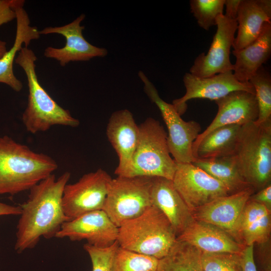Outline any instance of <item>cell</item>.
<instances>
[{
    "label": "cell",
    "mask_w": 271,
    "mask_h": 271,
    "mask_svg": "<svg viewBox=\"0 0 271 271\" xmlns=\"http://www.w3.org/2000/svg\"><path fill=\"white\" fill-rule=\"evenodd\" d=\"M70 177L69 172L57 179L52 174L30 190L28 199L20 206L15 245L18 253L34 248L42 237H55L62 224L69 221L64 213L62 199Z\"/></svg>",
    "instance_id": "obj_1"
},
{
    "label": "cell",
    "mask_w": 271,
    "mask_h": 271,
    "mask_svg": "<svg viewBox=\"0 0 271 271\" xmlns=\"http://www.w3.org/2000/svg\"><path fill=\"white\" fill-rule=\"evenodd\" d=\"M57 168L49 156L35 152L7 135L0 137V195L30 190Z\"/></svg>",
    "instance_id": "obj_2"
},
{
    "label": "cell",
    "mask_w": 271,
    "mask_h": 271,
    "mask_svg": "<svg viewBox=\"0 0 271 271\" xmlns=\"http://www.w3.org/2000/svg\"><path fill=\"white\" fill-rule=\"evenodd\" d=\"M37 59L34 52L24 46L15 61L23 69L28 82V103L22 116L26 129L36 134L47 131L54 125L78 126L79 121L60 106L40 84L36 72Z\"/></svg>",
    "instance_id": "obj_3"
},
{
    "label": "cell",
    "mask_w": 271,
    "mask_h": 271,
    "mask_svg": "<svg viewBox=\"0 0 271 271\" xmlns=\"http://www.w3.org/2000/svg\"><path fill=\"white\" fill-rule=\"evenodd\" d=\"M176 239L168 219L153 205L139 216L122 222L118 227L119 247L158 259L168 253Z\"/></svg>",
    "instance_id": "obj_4"
},
{
    "label": "cell",
    "mask_w": 271,
    "mask_h": 271,
    "mask_svg": "<svg viewBox=\"0 0 271 271\" xmlns=\"http://www.w3.org/2000/svg\"><path fill=\"white\" fill-rule=\"evenodd\" d=\"M232 156L241 176L255 192L270 184L271 121L242 125Z\"/></svg>",
    "instance_id": "obj_5"
},
{
    "label": "cell",
    "mask_w": 271,
    "mask_h": 271,
    "mask_svg": "<svg viewBox=\"0 0 271 271\" xmlns=\"http://www.w3.org/2000/svg\"><path fill=\"white\" fill-rule=\"evenodd\" d=\"M139 128L138 142L127 177H160L172 180L176 163L171 156L167 133L163 125L149 117Z\"/></svg>",
    "instance_id": "obj_6"
},
{
    "label": "cell",
    "mask_w": 271,
    "mask_h": 271,
    "mask_svg": "<svg viewBox=\"0 0 271 271\" xmlns=\"http://www.w3.org/2000/svg\"><path fill=\"white\" fill-rule=\"evenodd\" d=\"M152 178L117 176L111 179L102 210L117 227L139 216L152 205Z\"/></svg>",
    "instance_id": "obj_7"
},
{
    "label": "cell",
    "mask_w": 271,
    "mask_h": 271,
    "mask_svg": "<svg viewBox=\"0 0 271 271\" xmlns=\"http://www.w3.org/2000/svg\"><path fill=\"white\" fill-rule=\"evenodd\" d=\"M139 76L144 84L145 92L158 107L166 124L167 144L173 159L177 163H193L196 159L193 144L200 134V124L194 120H184L172 104L160 97L156 87L142 71L139 72Z\"/></svg>",
    "instance_id": "obj_8"
},
{
    "label": "cell",
    "mask_w": 271,
    "mask_h": 271,
    "mask_svg": "<svg viewBox=\"0 0 271 271\" xmlns=\"http://www.w3.org/2000/svg\"><path fill=\"white\" fill-rule=\"evenodd\" d=\"M111 177L99 169L83 175L64 189L62 203L64 213L69 220L85 213L102 210Z\"/></svg>",
    "instance_id": "obj_9"
},
{
    "label": "cell",
    "mask_w": 271,
    "mask_h": 271,
    "mask_svg": "<svg viewBox=\"0 0 271 271\" xmlns=\"http://www.w3.org/2000/svg\"><path fill=\"white\" fill-rule=\"evenodd\" d=\"M173 185L190 210L232 194L223 183L192 163H177Z\"/></svg>",
    "instance_id": "obj_10"
},
{
    "label": "cell",
    "mask_w": 271,
    "mask_h": 271,
    "mask_svg": "<svg viewBox=\"0 0 271 271\" xmlns=\"http://www.w3.org/2000/svg\"><path fill=\"white\" fill-rule=\"evenodd\" d=\"M216 26V32L207 53L200 54L190 69L193 75L204 78L233 72L230 54L237 29V21L222 14L218 17Z\"/></svg>",
    "instance_id": "obj_11"
},
{
    "label": "cell",
    "mask_w": 271,
    "mask_h": 271,
    "mask_svg": "<svg viewBox=\"0 0 271 271\" xmlns=\"http://www.w3.org/2000/svg\"><path fill=\"white\" fill-rule=\"evenodd\" d=\"M183 82L186 88L185 94L181 98L174 99L172 103L180 115L183 114L187 109V102L192 99H207L215 101L238 90L255 94L251 83L239 82L232 71L204 78L186 73L183 77Z\"/></svg>",
    "instance_id": "obj_12"
},
{
    "label": "cell",
    "mask_w": 271,
    "mask_h": 271,
    "mask_svg": "<svg viewBox=\"0 0 271 271\" xmlns=\"http://www.w3.org/2000/svg\"><path fill=\"white\" fill-rule=\"evenodd\" d=\"M81 14L72 22L63 26L46 27L39 31L40 34H58L66 39L65 46L61 48L48 47L44 51V56L59 62L61 66H65L70 62L85 61L93 58L103 57L107 54L103 48L95 46L85 40L82 31L84 27L81 25L85 18Z\"/></svg>",
    "instance_id": "obj_13"
},
{
    "label": "cell",
    "mask_w": 271,
    "mask_h": 271,
    "mask_svg": "<svg viewBox=\"0 0 271 271\" xmlns=\"http://www.w3.org/2000/svg\"><path fill=\"white\" fill-rule=\"evenodd\" d=\"M117 236L118 227L104 211L99 210L64 222L55 237H67L71 241L85 240L89 245L106 247L115 242Z\"/></svg>",
    "instance_id": "obj_14"
},
{
    "label": "cell",
    "mask_w": 271,
    "mask_h": 271,
    "mask_svg": "<svg viewBox=\"0 0 271 271\" xmlns=\"http://www.w3.org/2000/svg\"><path fill=\"white\" fill-rule=\"evenodd\" d=\"M106 132L118 157V164L114 174L127 177L139 134V125L131 112L127 109L113 112L109 119Z\"/></svg>",
    "instance_id": "obj_15"
},
{
    "label": "cell",
    "mask_w": 271,
    "mask_h": 271,
    "mask_svg": "<svg viewBox=\"0 0 271 271\" xmlns=\"http://www.w3.org/2000/svg\"><path fill=\"white\" fill-rule=\"evenodd\" d=\"M217 113L210 125L200 133L193 144V153L200 141L214 129L223 126L243 125L255 122L258 109L254 93L244 90L232 92L215 100Z\"/></svg>",
    "instance_id": "obj_16"
},
{
    "label": "cell",
    "mask_w": 271,
    "mask_h": 271,
    "mask_svg": "<svg viewBox=\"0 0 271 271\" xmlns=\"http://www.w3.org/2000/svg\"><path fill=\"white\" fill-rule=\"evenodd\" d=\"M254 192L252 188H249L216 198L192 211L193 218L215 225L232 236L237 221Z\"/></svg>",
    "instance_id": "obj_17"
},
{
    "label": "cell",
    "mask_w": 271,
    "mask_h": 271,
    "mask_svg": "<svg viewBox=\"0 0 271 271\" xmlns=\"http://www.w3.org/2000/svg\"><path fill=\"white\" fill-rule=\"evenodd\" d=\"M151 199L152 205L168 219L177 237L194 220L191 211L175 189L172 180L153 177Z\"/></svg>",
    "instance_id": "obj_18"
},
{
    "label": "cell",
    "mask_w": 271,
    "mask_h": 271,
    "mask_svg": "<svg viewBox=\"0 0 271 271\" xmlns=\"http://www.w3.org/2000/svg\"><path fill=\"white\" fill-rule=\"evenodd\" d=\"M177 240L185 241L207 253L241 254L245 247L224 230L195 219Z\"/></svg>",
    "instance_id": "obj_19"
},
{
    "label": "cell",
    "mask_w": 271,
    "mask_h": 271,
    "mask_svg": "<svg viewBox=\"0 0 271 271\" xmlns=\"http://www.w3.org/2000/svg\"><path fill=\"white\" fill-rule=\"evenodd\" d=\"M25 1L20 0L15 7L16 12V33L13 45L0 58V83L5 84L16 92L23 87L22 82L15 75L13 64L17 54L32 40L38 39L40 34L38 29L30 25L29 16L23 8Z\"/></svg>",
    "instance_id": "obj_20"
},
{
    "label": "cell",
    "mask_w": 271,
    "mask_h": 271,
    "mask_svg": "<svg viewBox=\"0 0 271 271\" xmlns=\"http://www.w3.org/2000/svg\"><path fill=\"white\" fill-rule=\"evenodd\" d=\"M236 21L237 33L232 45L235 51L254 42L265 24L271 23L270 0H241Z\"/></svg>",
    "instance_id": "obj_21"
},
{
    "label": "cell",
    "mask_w": 271,
    "mask_h": 271,
    "mask_svg": "<svg viewBox=\"0 0 271 271\" xmlns=\"http://www.w3.org/2000/svg\"><path fill=\"white\" fill-rule=\"evenodd\" d=\"M271 210L248 200L234 228L232 236L244 246L270 240Z\"/></svg>",
    "instance_id": "obj_22"
},
{
    "label": "cell",
    "mask_w": 271,
    "mask_h": 271,
    "mask_svg": "<svg viewBox=\"0 0 271 271\" xmlns=\"http://www.w3.org/2000/svg\"><path fill=\"white\" fill-rule=\"evenodd\" d=\"M236 58L233 75L242 83L249 82L251 77L269 58L271 54V23L265 24L259 37L252 43L233 50Z\"/></svg>",
    "instance_id": "obj_23"
},
{
    "label": "cell",
    "mask_w": 271,
    "mask_h": 271,
    "mask_svg": "<svg viewBox=\"0 0 271 271\" xmlns=\"http://www.w3.org/2000/svg\"><path fill=\"white\" fill-rule=\"evenodd\" d=\"M242 125H228L218 127L205 136L193 152L197 159H209L234 154Z\"/></svg>",
    "instance_id": "obj_24"
},
{
    "label": "cell",
    "mask_w": 271,
    "mask_h": 271,
    "mask_svg": "<svg viewBox=\"0 0 271 271\" xmlns=\"http://www.w3.org/2000/svg\"><path fill=\"white\" fill-rule=\"evenodd\" d=\"M192 164L223 183L232 194L252 188L239 173L233 156L197 159Z\"/></svg>",
    "instance_id": "obj_25"
},
{
    "label": "cell",
    "mask_w": 271,
    "mask_h": 271,
    "mask_svg": "<svg viewBox=\"0 0 271 271\" xmlns=\"http://www.w3.org/2000/svg\"><path fill=\"white\" fill-rule=\"evenodd\" d=\"M202 254L195 246L176 239L168 253L159 259L157 271H203Z\"/></svg>",
    "instance_id": "obj_26"
},
{
    "label": "cell",
    "mask_w": 271,
    "mask_h": 271,
    "mask_svg": "<svg viewBox=\"0 0 271 271\" xmlns=\"http://www.w3.org/2000/svg\"><path fill=\"white\" fill-rule=\"evenodd\" d=\"M249 82L254 88L258 105V115L255 122L258 124L271 121V76L262 66L251 77Z\"/></svg>",
    "instance_id": "obj_27"
},
{
    "label": "cell",
    "mask_w": 271,
    "mask_h": 271,
    "mask_svg": "<svg viewBox=\"0 0 271 271\" xmlns=\"http://www.w3.org/2000/svg\"><path fill=\"white\" fill-rule=\"evenodd\" d=\"M159 259L118 246L111 271H157Z\"/></svg>",
    "instance_id": "obj_28"
},
{
    "label": "cell",
    "mask_w": 271,
    "mask_h": 271,
    "mask_svg": "<svg viewBox=\"0 0 271 271\" xmlns=\"http://www.w3.org/2000/svg\"><path fill=\"white\" fill-rule=\"evenodd\" d=\"M225 0H191L190 10L199 26L208 31L215 26L218 17L223 14Z\"/></svg>",
    "instance_id": "obj_29"
},
{
    "label": "cell",
    "mask_w": 271,
    "mask_h": 271,
    "mask_svg": "<svg viewBox=\"0 0 271 271\" xmlns=\"http://www.w3.org/2000/svg\"><path fill=\"white\" fill-rule=\"evenodd\" d=\"M203 271H243L241 253H202Z\"/></svg>",
    "instance_id": "obj_30"
},
{
    "label": "cell",
    "mask_w": 271,
    "mask_h": 271,
    "mask_svg": "<svg viewBox=\"0 0 271 271\" xmlns=\"http://www.w3.org/2000/svg\"><path fill=\"white\" fill-rule=\"evenodd\" d=\"M119 245L117 241L106 247H97L87 243L83 245L92 263V271H111L113 260Z\"/></svg>",
    "instance_id": "obj_31"
},
{
    "label": "cell",
    "mask_w": 271,
    "mask_h": 271,
    "mask_svg": "<svg viewBox=\"0 0 271 271\" xmlns=\"http://www.w3.org/2000/svg\"><path fill=\"white\" fill-rule=\"evenodd\" d=\"M18 0H0V26L16 19L14 7Z\"/></svg>",
    "instance_id": "obj_32"
},
{
    "label": "cell",
    "mask_w": 271,
    "mask_h": 271,
    "mask_svg": "<svg viewBox=\"0 0 271 271\" xmlns=\"http://www.w3.org/2000/svg\"><path fill=\"white\" fill-rule=\"evenodd\" d=\"M249 200L261 204L271 210V184L254 192Z\"/></svg>",
    "instance_id": "obj_33"
},
{
    "label": "cell",
    "mask_w": 271,
    "mask_h": 271,
    "mask_svg": "<svg viewBox=\"0 0 271 271\" xmlns=\"http://www.w3.org/2000/svg\"><path fill=\"white\" fill-rule=\"evenodd\" d=\"M253 245L245 246L241 253L243 271H257L254 257Z\"/></svg>",
    "instance_id": "obj_34"
},
{
    "label": "cell",
    "mask_w": 271,
    "mask_h": 271,
    "mask_svg": "<svg viewBox=\"0 0 271 271\" xmlns=\"http://www.w3.org/2000/svg\"><path fill=\"white\" fill-rule=\"evenodd\" d=\"M241 0H225V14L224 15L228 18L236 20L239 5Z\"/></svg>",
    "instance_id": "obj_35"
},
{
    "label": "cell",
    "mask_w": 271,
    "mask_h": 271,
    "mask_svg": "<svg viewBox=\"0 0 271 271\" xmlns=\"http://www.w3.org/2000/svg\"><path fill=\"white\" fill-rule=\"evenodd\" d=\"M21 213L20 206H13L0 202V216L20 215Z\"/></svg>",
    "instance_id": "obj_36"
},
{
    "label": "cell",
    "mask_w": 271,
    "mask_h": 271,
    "mask_svg": "<svg viewBox=\"0 0 271 271\" xmlns=\"http://www.w3.org/2000/svg\"><path fill=\"white\" fill-rule=\"evenodd\" d=\"M7 42L0 40V58L7 52Z\"/></svg>",
    "instance_id": "obj_37"
},
{
    "label": "cell",
    "mask_w": 271,
    "mask_h": 271,
    "mask_svg": "<svg viewBox=\"0 0 271 271\" xmlns=\"http://www.w3.org/2000/svg\"><path fill=\"white\" fill-rule=\"evenodd\" d=\"M263 271H271V268H269V269L264 270H263Z\"/></svg>",
    "instance_id": "obj_38"
}]
</instances>
